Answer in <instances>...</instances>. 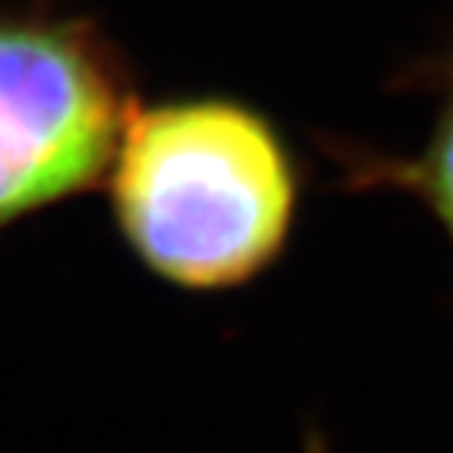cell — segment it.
<instances>
[{"mask_svg": "<svg viewBox=\"0 0 453 453\" xmlns=\"http://www.w3.org/2000/svg\"><path fill=\"white\" fill-rule=\"evenodd\" d=\"M104 189L117 234L149 274L189 293H226L283 258L303 167L262 107L180 95L135 104Z\"/></svg>", "mask_w": 453, "mask_h": 453, "instance_id": "cell-1", "label": "cell"}, {"mask_svg": "<svg viewBox=\"0 0 453 453\" xmlns=\"http://www.w3.org/2000/svg\"><path fill=\"white\" fill-rule=\"evenodd\" d=\"M135 104L127 57L95 19L0 10V230L104 186Z\"/></svg>", "mask_w": 453, "mask_h": 453, "instance_id": "cell-2", "label": "cell"}, {"mask_svg": "<svg viewBox=\"0 0 453 453\" xmlns=\"http://www.w3.org/2000/svg\"><path fill=\"white\" fill-rule=\"evenodd\" d=\"M438 107L428 139L416 155H390L356 142L327 139L325 149L337 167V183L347 192L406 196L428 211L453 246V57L434 73Z\"/></svg>", "mask_w": 453, "mask_h": 453, "instance_id": "cell-3", "label": "cell"}, {"mask_svg": "<svg viewBox=\"0 0 453 453\" xmlns=\"http://www.w3.org/2000/svg\"><path fill=\"white\" fill-rule=\"evenodd\" d=\"M305 453H327V444L321 434L309 432V438H305Z\"/></svg>", "mask_w": 453, "mask_h": 453, "instance_id": "cell-4", "label": "cell"}]
</instances>
